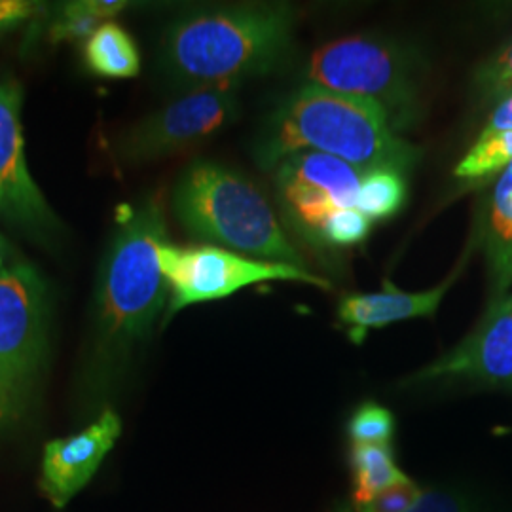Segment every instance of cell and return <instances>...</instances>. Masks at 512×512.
I'll return each instance as SVG.
<instances>
[{
  "label": "cell",
  "instance_id": "24",
  "mask_svg": "<svg viewBox=\"0 0 512 512\" xmlns=\"http://www.w3.org/2000/svg\"><path fill=\"white\" fill-rule=\"evenodd\" d=\"M44 6L27 0H0V37L18 29L19 25L37 18Z\"/></svg>",
  "mask_w": 512,
  "mask_h": 512
},
{
  "label": "cell",
  "instance_id": "3",
  "mask_svg": "<svg viewBox=\"0 0 512 512\" xmlns=\"http://www.w3.org/2000/svg\"><path fill=\"white\" fill-rule=\"evenodd\" d=\"M293 42V10L283 4H245L200 10L177 19L162 42L167 76L188 92L236 88L266 73Z\"/></svg>",
  "mask_w": 512,
  "mask_h": 512
},
{
  "label": "cell",
  "instance_id": "18",
  "mask_svg": "<svg viewBox=\"0 0 512 512\" xmlns=\"http://www.w3.org/2000/svg\"><path fill=\"white\" fill-rule=\"evenodd\" d=\"M124 0H80L65 2L57 10V18L50 25L52 42L82 40L92 37L93 33L110 18L118 16L128 8Z\"/></svg>",
  "mask_w": 512,
  "mask_h": 512
},
{
  "label": "cell",
  "instance_id": "1",
  "mask_svg": "<svg viewBox=\"0 0 512 512\" xmlns=\"http://www.w3.org/2000/svg\"><path fill=\"white\" fill-rule=\"evenodd\" d=\"M164 241L160 196H148L120 211L97 279L90 336L76 385L84 414L105 410L103 404L122 382L135 349L148 340L164 313L169 283L158 262Z\"/></svg>",
  "mask_w": 512,
  "mask_h": 512
},
{
  "label": "cell",
  "instance_id": "17",
  "mask_svg": "<svg viewBox=\"0 0 512 512\" xmlns=\"http://www.w3.org/2000/svg\"><path fill=\"white\" fill-rule=\"evenodd\" d=\"M349 463L355 480L349 501L355 505L365 503L370 497L408 478L397 467L391 444H351Z\"/></svg>",
  "mask_w": 512,
  "mask_h": 512
},
{
  "label": "cell",
  "instance_id": "14",
  "mask_svg": "<svg viewBox=\"0 0 512 512\" xmlns=\"http://www.w3.org/2000/svg\"><path fill=\"white\" fill-rule=\"evenodd\" d=\"M484 253L497 300L512 285V162L495 183L484 232Z\"/></svg>",
  "mask_w": 512,
  "mask_h": 512
},
{
  "label": "cell",
  "instance_id": "10",
  "mask_svg": "<svg viewBox=\"0 0 512 512\" xmlns=\"http://www.w3.org/2000/svg\"><path fill=\"white\" fill-rule=\"evenodd\" d=\"M21 99L18 80L0 74V215L29 236L50 241L59 230V222L25 162Z\"/></svg>",
  "mask_w": 512,
  "mask_h": 512
},
{
  "label": "cell",
  "instance_id": "11",
  "mask_svg": "<svg viewBox=\"0 0 512 512\" xmlns=\"http://www.w3.org/2000/svg\"><path fill=\"white\" fill-rule=\"evenodd\" d=\"M442 378H469L494 384L512 380V294L494 300L461 344L410 376L406 384H427Z\"/></svg>",
  "mask_w": 512,
  "mask_h": 512
},
{
  "label": "cell",
  "instance_id": "19",
  "mask_svg": "<svg viewBox=\"0 0 512 512\" xmlns=\"http://www.w3.org/2000/svg\"><path fill=\"white\" fill-rule=\"evenodd\" d=\"M406 198L403 173L393 169H374L363 177L357 196V209L370 222L391 219L399 213Z\"/></svg>",
  "mask_w": 512,
  "mask_h": 512
},
{
  "label": "cell",
  "instance_id": "12",
  "mask_svg": "<svg viewBox=\"0 0 512 512\" xmlns=\"http://www.w3.org/2000/svg\"><path fill=\"white\" fill-rule=\"evenodd\" d=\"M120 435L122 420L105 408L82 431L46 444L40 490L55 509L61 511L92 480Z\"/></svg>",
  "mask_w": 512,
  "mask_h": 512
},
{
  "label": "cell",
  "instance_id": "20",
  "mask_svg": "<svg viewBox=\"0 0 512 512\" xmlns=\"http://www.w3.org/2000/svg\"><path fill=\"white\" fill-rule=\"evenodd\" d=\"M348 433L351 444H391L395 435V418L380 404H361L349 420Z\"/></svg>",
  "mask_w": 512,
  "mask_h": 512
},
{
  "label": "cell",
  "instance_id": "15",
  "mask_svg": "<svg viewBox=\"0 0 512 512\" xmlns=\"http://www.w3.org/2000/svg\"><path fill=\"white\" fill-rule=\"evenodd\" d=\"M512 162V93L497 103L492 118L463 156L454 175L478 181L501 173Z\"/></svg>",
  "mask_w": 512,
  "mask_h": 512
},
{
  "label": "cell",
  "instance_id": "23",
  "mask_svg": "<svg viewBox=\"0 0 512 512\" xmlns=\"http://www.w3.org/2000/svg\"><path fill=\"white\" fill-rule=\"evenodd\" d=\"M332 512H353L348 505H340ZM406 512H482L476 509L471 501L450 492H423L420 501Z\"/></svg>",
  "mask_w": 512,
  "mask_h": 512
},
{
  "label": "cell",
  "instance_id": "13",
  "mask_svg": "<svg viewBox=\"0 0 512 512\" xmlns=\"http://www.w3.org/2000/svg\"><path fill=\"white\" fill-rule=\"evenodd\" d=\"M452 283L454 277L423 293H404L385 281L384 291L380 293L346 294L338 304V319L348 329L349 338L355 344H361L368 330L384 329L406 319L435 315L440 300Z\"/></svg>",
  "mask_w": 512,
  "mask_h": 512
},
{
  "label": "cell",
  "instance_id": "22",
  "mask_svg": "<svg viewBox=\"0 0 512 512\" xmlns=\"http://www.w3.org/2000/svg\"><path fill=\"white\" fill-rule=\"evenodd\" d=\"M478 88L490 101H503L512 93V42L478 71Z\"/></svg>",
  "mask_w": 512,
  "mask_h": 512
},
{
  "label": "cell",
  "instance_id": "5",
  "mask_svg": "<svg viewBox=\"0 0 512 512\" xmlns=\"http://www.w3.org/2000/svg\"><path fill=\"white\" fill-rule=\"evenodd\" d=\"M48 363L46 287L35 268L0 270V442L35 414Z\"/></svg>",
  "mask_w": 512,
  "mask_h": 512
},
{
  "label": "cell",
  "instance_id": "2",
  "mask_svg": "<svg viewBox=\"0 0 512 512\" xmlns=\"http://www.w3.org/2000/svg\"><path fill=\"white\" fill-rule=\"evenodd\" d=\"M300 150L327 154L365 173H406L420 160V150L391 129L378 107L310 84L275 109L256 145V162L272 169Z\"/></svg>",
  "mask_w": 512,
  "mask_h": 512
},
{
  "label": "cell",
  "instance_id": "9",
  "mask_svg": "<svg viewBox=\"0 0 512 512\" xmlns=\"http://www.w3.org/2000/svg\"><path fill=\"white\" fill-rule=\"evenodd\" d=\"M238 114L236 88L194 90L150 114L118 141L122 162L141 164L200 147Z\"/></svg>",
  "mask_w": 512,
  "mask_h": 512
},
{
  "label": "cell",
  "instance_id": "16",
  "mask_svg": "<svg viewBox=\"0 0 512 512\" xmlns=\"http://www.w3.org/2000/svg\"><path fill=\"white\" fill-rule=\"evenodd\" d=\"M84 59L92 73L107 78H135L141 71V55L128 31L105 21L86 40Z\"/></svg>",
  "mask_w": 512,
  "mask_h": 512
},
{
  "label": "cell",
  "instance_id": "6",
  "mask_svg": "<svg viewBox=\"0 0 512 512\" xmlns=\"http://www.w3.org/2000/svg\"><path fill=\"white\" fill-rule=\"evenodd\" d=\"M310 86L342 93L382 110L395 133L410 128L418 112V80L412 57L370 37L338 38L310 55Z\"/></svg>",
  "mask_w": 512,
  "mask_h": 512
},
{
  "label": "cell",
  "instance_id": "4",
  "mask_svg": "<svg viewBox=\"0 0 512 512\" xmlns=\"http://www.w3.org/2000/svg\"><path fill=\"white\" fill-rule=\"evenodd\" d=\"M173 211L196 238L224 245L255 260L308 270L264 192L238 171L213 164L190 165L173 192Z\"/></svg>",
  "mask_w": 512,
  "mask_h": 512
},
{
  "label": "cell",
  "instance_id": "7",
  "mask_svg": "<svg viewBox=\"0 0 512 512\" xmlns=\"http://www.w3.org/2000/svg\"><path fill=\"white\" fill-rule=\"evenodd\" d=\"M158 262L171 294L164 325L175 313L192 304L222 300L256 283L296 281L325 291L330 289L327 279L311 274L310 270L255 260L215 245L179 247L164 241L158 247Z\"/></svg>",
  "mask_w": 512,
  "mask_h": 512
},
{
  "label": "cell",
  "instance_id": "21",
  "mask_svg": "<svg viewBox=\"0 0 512 512\" xmlns=\"http://www.w3.org/2000/svg\"><path fill=\"white\" fill-rule=\"evenodd\" d=\"M423 495V490L412 480L406 478L401 484H395L384 492L370 497L365 503H351L348 501L349 509L353 512H406L410 511Z\"/></svg>",
  "mask_w": 512,
  "mask_h": 512
},
{
  "label": "cell",
  "instance_id": "8",
  "mask_svg": "<svg viewBox=\"0 0 512 512\" xmlns=\"http://www.w3.org/2000/svg\"><path fill=\"white\" fill-rule=\"evenodd\" d=\"M275 188L287 222L313 245H321L330 219L357 209L365 171L313 150H300L275 165Z\"/></svg>",
  "mask_w": 512,
  "mask_h": 512
},
{
  "label": "cell",
  "instance_id": "25",
  "mask_svg": "<svg viewBox=\"0 0 512 512\" xmlns=\"http://www.w3.org/2000/svg\"><path fill=\"white\" fill-rule=\"evenodd\" d=\"M2 258H4V247H2V241H0V270H2Z\"/></svg>",
  "mask_w": 512,
  "mask_h": 512
}]
</instances>
